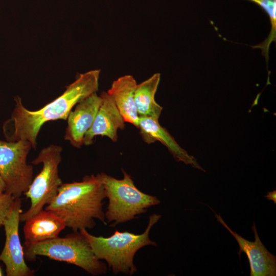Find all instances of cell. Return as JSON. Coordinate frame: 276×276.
I'll return each instance as SVG.
<instances>
[{
    "label": "cell",
    "instance_id": "ffe728a7",
    "mask_svg": "<svg viewBox=\"0 0 276 276\" xmlns=\"http://www.w3.org/2000/svg\"><path fill=\"white\" fill-rule=\"evenodd\" d=\"M1 261V259H0V262ZM2 275H3V272H2V270L1 269V267L0 266V276H2Z\"/></svg>",
    "mask_w": 276,
    "mask_h": 276
},
{
    "label": "cell",
    "instance_id": "9a60e30c",
    "mask_svg": "<svg viewBox=\"0 0 276 276\" xmlns=\"http://www.w3.org/2000/svg\"><path fill=\"white\" fill-rule=\"evenodd\" d=\"M160 79L156 73L142 82L137 84L134 93V102L139 117H148L159 120L163 107L155 100Z\"/></svg>",
    "mask_w": 276,
    "mask_h": 276
},
{
    "label": "cell",
    "instance_id": "5bb4252c",
    "mask_svg": "<svg viewBox=\"0 0 276 276\" xmlns=\"http://www.w3.org/2000/svg\"><path fill=\"white\" fill-rule=\"evenodd\" d=\"M65 227V223L58 216L42 210L25 221V242L36 243L57 238Z\"/></svg>",
    "mask_w": 276,
    "mask_h": 276
},
{
    "label": "cell",
    "instance_id": "9c48e42d",
    "mask_svg": "<svg viewBox=\"0 0 276 276\" xmlns=\"http://www.w3.org/2000/svg\"><path fill=\"white\" fill-rule=\"evenodd\" d=\"M217 220L221 223L234 237L239 245L238 254L241 252L246 255L250 265V276H275L276 257L271 254L262 243L254 222L252 229L254 233L255 241H249L236 232H233L225 223L220 214L213 210Z\"/></svg>",
    "mask_w": 276,
    "mask_h": 276
},
{
    "label": "cell",
    "instance_id": "7a4b0ae2",
    "mask_svg": "<svg viewBox=\"0 0 276 276\" xmlns=\"http://www.w3.org/2000/svg\"><path fill=\"white\" fill-rule=\"evenodd\" d=\"M106 198L100 174L86 175L81 181L61 185L57 194L45 210L58 216L74 232L92 229L95 219L104 224L103 200Z\"/></svg>",
    "mask_w": 276,
    "mask_h": 276
},
{
    "label": "cell",
    "instance_id": "8fae6325",
    "mask_svg": "<svg viewBox=\"0 0 276 276\" xmlns=\"http://www.w3.org/2000/svg\"><path fill=\"white\" fill-rule=\"evenodd\" d=\"M102 100L100 95L94 93L77 103L70 112L64 139L73 146L79 148L83 145L84 135L94 121Z\"/></svg>",
    "mask_w": 276,
    "mask_h": 276
},
{
    "label": "cell",
    "instance_id": "30bf717a",
    "mask_svg": "<svg viewBox=\"0 0 276 276\" xmlns=\"http://www.w3.org/2000/svg\"><path fill=\"white\" fill-rule=\"evenodd\" d=\"M100 96L102 102L91 127L84 137L83 145L86 146L91 145L94 138L99 135L107 136L116 142L119 129L125 128V122L112 97L105 91H102Z\"/></svg>",
    "mask_w": 276,
    "mask_h": 276
},
{
    "label": "cell",
    "instance_id": "7c38bea8",
    "mask_svg": "<svg viewBox=\"0 0 276 276\" xmlns=\"http://www.w3.org/2000/svg\"><path fill=\"white\" fill-rule=\"evenodd\" d=\"M138 128L143 141L147 144L159 141L165 145L177 162L204 171L193 156L182 148L166 129L159 123L158 120L148 117H139Z\"/></svg>",
    "mask_w": 276,
    "mask_h": 276
},
{
    "label": "cell",
    "instance_id": "52a82bcc",
    "mask_svg": "<svg viewBox=\"0 0 276 276\" xmlns=\"http://www.w3.org/2000/svg\"><path fill=\"white\" fill-rule=\"evenodd\" d=\"M32 148L25 140H0V176L6 186L5 192L15 198L24 194L33 179V167L27 162Z\"/></svg>",
    "mask_w": 276,
    "mask_h": 276
},
{
    "label": "cell",
    "instance_id": "6da1fadb",
    "mask_svg": "<svg viewBox=\"0 0 276 276\" xmlns=\"http://www.w3.org/2000/svg\"><path fill=\"white\" fill-rule=\"evenodd\" d=\"M100 72V70H94L79 74L61 95L37 110L27 109L21 99L16 97V105L11 118L3 125L7 141L27 140L36 149L37 135L45 123L66 120L77 103L97 93Z\"/></svg>",
    "mask_w": 276,
    "mask_h": 276
},
{
    "label": "cell",
    "instance_id": "ac0fdd59",
    "mask_svg": "<svg viewBox=\"0 0 276 276\" xmlns=\"http://www.w3.org/2000/svg\"><path fill=\"white\" fill-rule=\"evenodd\" d=\"M265 197L268 200H272L274 204L276 203V191L273 190L271 192H268Z\"/></svg>",
    "mask_w": 276,
    "mask_h": 276
},
{
    "label": "cell",
    "instance_id": "e0dca14e",
    "mask_svg": "<svg viewBox=\"0 0 276 276\" xmlns=\"http://www.w3.org/2000/svg\"><path fill=\"white\" fill-rule=\"evenodd\" d=\"M15 198L10 193H0V227L3 226L12 210Z\"/></svg>",
    "mask_w": 276,
    "mask_h": 276
},
{
    "label": "cell",
    "instance_id": "2e32d148",
    "mask_svg": "<svg viewBox=\"0 0 276 276\" xmlns=\"http://www.w3.org/2000/svg\"><path fill=\"white\" fill-rule=\"evenodd\" d=\"M259 6L268 15L271 30L268 36L262 42L252 46L253 49H260L265 57L267 64L269 60V51L271 43L276 40V0H247Z\"/></svg>",
    "mask_w": 276,
    "mask_h": 276
},
{
    "label": "cell",
    "instance_id": "5b68a950",
    "mask_svg": "<svg viewBox=\"0 0 276 276\" xmlns=\"http://www.w3.org/2000/svg\"><path fill=\"white\" fill-rule=\"evenodd\" d=\"M123 178L118 179L104 173H99L108 199L105 213L107 221L113 225L124 223L145 213L149 208L160 203L158 198L141 191L135 186L131 177L122 169Z\"/></svg>",
    "mask_w": 276,
    "mask_h": 276
},
{
    "label": "cell",
    "instance_id": "8992f818",
    "mask_svg": "<svg viewBox=\"0 0 276 276\" xmlns=\"http://www.w3.org/2000/svg\"><path fill=\"white\" fill-rule=\"evenodd\" d=\"M61 146L51 145L42 149L32 163L42 164L41 170L33 179L24 195L30 199L28 210L20 215V221L25 222L43 210L57 194L62 184L59 176L58 166L61 161Z\"/></svg>",
    "mask_w": 276,
    "mask_h": 276
},
{
    "label": "cell",
    "instance_id": "d6986e66",
    "mask_svg": "<svg viewBox=\"0 0 276 276\" xmlns=\"http://www.w3.org/2000/svg\"><path fill=\"white\" fill-rule=\"evenodd\" d=\"M6 191V186L5 184L2 179V177L0 176V193L5 192Z\"/></svg>",
    "mask_w": 276,
    "mask_h": 276
},
{
    "label": "cell",
    "instance_id": "ba28073f",
    "mask_svg": "<svg viewBox=\"0 0 276 276\" xmlns=\"http://www.w3.org/2000/svg\"><path fill=\"white\" fill-rule=\"evenodd\" d=\"M21 213V199L16 198L11 213L3 225L6 239L0 259L5 265L7 276H32L34 273L26 263L24 247L19 236Z\"/></svg>",
    "mask_w": 276,
    "mask_h": 276
},
{
    "label": "cell",
    "instance_id": "3957f363",
    "mask_svg": "<svg viewBox=\"0 0 276 276\" xmlns=\"http://www.w3.org/2000/svg\"><path fill=\"white\" fill-rule=\"evenodd\" d=\"M160 218L161 215L156 214L150 216L148 226L141 234L116 230L110 236L104 237L91 235L85 228L79 232L87 240L95 256L100 260H105L114 274L131 275L137 271L133 263L136 251L147 245H156L150 239L149 234Z\"/></svg>",
    "mask_w": 276,
    "mask_h": 276
},
{
    "label": "cell",
    "instance_id": "4fadbf2b",
    "mask_svg": "<svg viewBox=\"0 0 276 276\" xmlns=\"http://www.w3.org/2000/svg\"><path fill=\"white\" fill-rule=\"evenodd\" d=\"M136 85L133 76L124 75L112 82L107 93L113 99L125 122L138 128L139 116L134 102Z\"/></svg>",
    "mask_w": 276,
    "mask_h": 276
},
{
    "label": "cell",
    "instance_id": "277c9868",
    "mask_svg": "<svg viewBox=\"0 0 276 276\" xmlns=\"http://www.w3.org/2000/svg\"><path fill=\"white\" fill-rule=\"evenodd\" d=\"M24 251L28 261H34L38 256H45L75 265L94 275L104 274L107 269L106 264L95 256L80 232L39 242H25Z\"/></svg>",
    "mask_w": 276,
    "mask_h": 276
}]
</instances>
